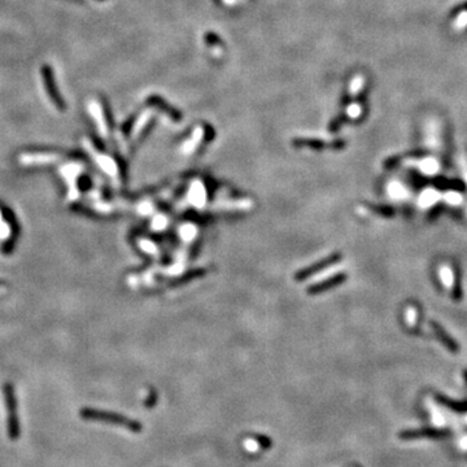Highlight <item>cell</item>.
I'll return each mask as SVG.
<instances>
[{"label": "cell", "instance_id": "3957f363", "mask_svg": "<svg viewBox=\"0 0 467 467\" xmlns=\"http://www.w3.org/2000/svg\"><path fill=\"white\" fill-rule=\"evenodd\" d=\"M448 435L446 431H440V430H433V428H422V430H410V431H404L400 433V437L404 440H411V439H420V437H445Z\"/></svg>", "mask_w": 467, "mask_h": 467}, {"label": "cell", "instance_id": "277c9868", "mask_svg": "<svg viewBox=\"0 0 467 467\" xmlns=\"http://www.w3.org/2000/svg\"><path fill=\"white\" fill-rule=\"evenodd\" d=\"M431 326H432L433 333L436 334L437 339H439V340L442 343V344L445 345V347L449 349V351L453 352V353H455V352L459 351V347H458L457 343H455L454 340H453V339H451L450 336H449L448 334H446L445 331L441 329V326H440V325H437L436 322H431Z\"/></svg>", "mask_w": 467, "mask_h": 467}, {"label": "cell", "instance_id": "6da1fadb", "mask_svg": "<svg viewBox=\"0 0 467 467\" xmlns=\"http://www.w3.org/2000/svg\"><path fill=\"white\" fill-rule=\"evenodd\" d=\"M4 401L7 409V427H8V436L11 440H17L20 436V423L17 418V404L15 397V391L11 383L4 384Z\"/></svg>", "mask_w": 467, "mask_h": 467}, {"label": "cell", "instance_id": "8992f818", "mask_svg": "<svg viewBox=\"0 0 467 467\" xmlns=\"http://www.w3.org/2000/svg\"><path fill=\"white\" fill-rule=\"evenodd\" d=\"M461 12H467V2H466V3L461 4V6L455 7L454 10H453V12H451V16H454V15H457V13H461Z\"/></svg>", "mask_w": 467, "mask_h": 467}, {"label": "cell", "instance_id": "5b68a950", "mask_svg": "<svg viewBox=\"0 0 467 467\" xmlns=\"http://www.w3.org/2000/svg\"><path fill=\"white\" fill-rule=\"evenodd\" d=\"M435 397H436V400L440 402V404H442L444 406H448V408L453 409V410L459 411V413H461V411H467V402L451 401L450 398H446L441 395H437V396H435Z\"/></svg>", "mask_w": 467, "mask_h": 467}, {"label": "cell", "instance_id": "7a4b0ae2", "mask_svg": "<svg viewBox=\"0 0 467 467\" xmlns=\"http://www.w3.org/2000/svg\"><path fill=\"white\" fill-rule=\"evenodd\" d=\"M41 74L42 79H43L44 88H46V92H47L51 101L54 103V105L59 110H65V100L63 99V96H61V94H60L59 91V88H57L54 68L51 65H48V64H44L41 68Z\"/></svg>", "mask_w": 467, "mask_h": 467}, {"label": "cell", "instance_id": "52a82bcc", "mask_svg": "<svg viewBox=\"0 0 467 467\" xmlns=\"http://www.w3.org/2000/svg\"><path fill=\"white\" fill-rule=\"evenodd\" d=\"M464 378H466V380H467V371H466V373H464Z\"/></svg>", "mask_w": 467, "mask_h": 467}]
</instances>
